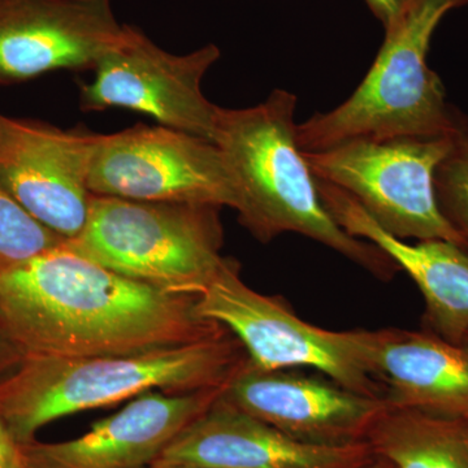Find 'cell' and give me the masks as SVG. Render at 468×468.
Returning <instances> with one entry per match:
<instances>
[{
	"label": "cell",
	"mask_w": 468,
	"mask_h": 468,
	"mask_svg": "<svg viewBox=\"0 0 468 468\" xmlns=\"http://www.w3.org/2000/svg\"><path fill=\"white\" fill-rule=\"evenodd\" d=\"M171 294L63 246L0 275V326L24 356H128L227 334Z\"/></svg>",
	"instance_id": "6da1fadb"
},
{
	"label": "cell",
	"mask_w": 468,
	"mask_h": 468,
	"mask_svg": "<svg viewBox=\"0 0 468 468\" xmlns=\"http://www.w3.org/2000/svg\"><path fill=\"white\" fill-rule=\"evenodd\" d=\"M228 334L128 356H24L0 378V419L27 443L57 419L150 390L224 388L248 360L239 341Z\"/></svg>",
	"instance_id": "7a4b0ae2"
},
{
	"label": "cell",
	"mask_w": 468,
	"mask_h": 468,
	"mask_svg": "<svg viewBox=\"0 0 468 468\" xmlns=\"http://www.w3.org/2000/svg\"><path fill=\"white\" fill-rule=\"evenodd\" d=\"M294 94L273 90L257 106L218 110L215 144L239 185V223L261 242L288 232L309 237L389 282L397 264L374 243L345 232L323 205L298 146Z\"/></svg>",
	"instance_id": "3957f363"
},
{
	"label": "cell",
	"mask_w": 468,
	"mask_h": 468,
	"mask_svg": "<svg viewBox=\"0 0 468 468\" xmlns=\"http://www.w3.org/2000/svg\"><path fill=\"white\" fill-rule=\"evenodd\" d=\"M467 5L468 0H410L385 29L374 64L349 100L297 125L300 149L316 153L360 137H443L468 128V120L448 103L441 79L427 63L440 21Z\"/></svg>",
	"instance_id": "277c9868"
},
{
	"label": "cell",
	"mask_w": 468,
	"mask_h": 468,
	"mask_svg": "<svg viewBox=\"0 0 468 468\" xmlns=\"http://www.w3.org/2000/svg\"><path fill=\"white\" fill-rule=\"evenodd\" d=\"M220 208L92 196L77 254L159 291L199 297L229 263Z\"/></svg>",
	"instance_id": "5b68a950"
},
{
	"label": "cell",
	"mask_w": 468,
	"mask_h": 468,
	"mask_svg": "<svg viewBox=\"0 0 468 468\" xmlns=\"http://www.w3.org/2000/svg\"><path fill=\"white\" fill-rule=\"evenodd\" d=\"M196 309L201 318L232 332L257 368H314L353 392L384 399L372 366L377 331L335 332L310 324L282 298L246 285L237 261H230L197 297Z\"/></svg>",
	"instance_id": "8992f818"
},
{
	"label": "cell",
	"mask_w": 468,
	"mask_h": 468,
	"mask_svg": "<svg viewBox=\"0 0 468 468\" xmlns=\"http://www.w3.org/2000/svg\"><path fill=\"white\" fill-rule=\"evenodd\" d=\"M455 135L360 137L303 154L316 178L353 197L390 236L403 241L442 239L466 250L435 192L437 167Z\"/></svg>",
	"instance_id": "52a82bcc"
},
{
	"label": "cell",
	"mask_w": 468,
	"mask_h": 468,
	"mask_svg": "<svg viewBox=\"0 0 468 468\" xmlns=\"http://www.w3.org/2000/svg\"><path fill=\"white\" fill-rule=\"evenodd\" d=\"M92 196L140 202L241 205L239 185L217 144L167 126L137 125L101 134L92 158Z\"/></svg>",
	"instance_id": "ba28073f"
},
{
	"label": "cell",
	"mask_w": 468,
	"mask_h": 468,
	"mask_svg": "<svg viewBox=\"0 0 468 468\" xmlns=\"http://www.w3.org/2000/svg\"><path fill=\"white\" fill-rule=\"evenodd\" d=\"M220 57L212 43L190 54H171L129 26L125 41L98 61L91 82L80 86V107L85 112L135 111L215 143L220 107L205 97L202 81Z\"/></svg>",
	"instance_id": "9c48e42d"
},
{
	"label": "cell",
	"mask_w": 468,
	"mask_h": 468,
	"mask_svg": "<svg viewBox=\"0 0 468 468\" xmlns=\"http://www.w3.org/2000/svg\"><path fill=\"white\" fill-rule=\"evenodd\" d=\"M100 138L5 116L0 184L43 226L75 239L90 212L89 175Z\"/></svg>",
	"instance_id": "30bf717a"
},
{
	"label": "cell",
	"mask_w": 468,
	"mask_h": 468,
	"mask_svg": "<svg viewBox=\"0 0 468 468\" xmlns=\"http://www.w3.org/2000/svg\"><path fill=\"white\" fill-rule=\"evenodd\" d=\"M128 32L112 0H0V86L92 70Z\"/></svg>",
	"instance_id": "8fae6325"
},
{
	"label": "cell",
	"mask_w": 468,
	"mask_h": 468,
	"mask_svg": "<svg viewBox=\"0 0 468 468\" xmlns=\"http://www.w3.org/2000/svg\"><path fill=\"white\" fill-rule=\"evenodd\" d=\"M221 397L292 440L332 448L366 442L388 408L384 399L353 392L332 378L292 369L264 371L249 359Z\"/></svg>",
	"instance_id": "7c38bea8"
},
{
	"label": "cell",
	"mask_w": 468,
	"mask_h": 468,
	"mask_svg": "<svg viewBox=\"0 0 468 468\" xmlns=\"http://www.w3.org/2000/svg\"><path fill=\"white\" fill-rule=\"evenodd\" d=\"M375 458L367 442L332 448L292 440L234 408L220 394L217 401L175 436L153 464L203 468H365Z\"/></svg>",
	"instance_id": "4fadbf2b"
},
{
	"label": "cell",
	"mask_w": 468,
	"mask_h": 468,
	"mask_svg": "<svg viewBox=\"0 0 468 468\" xmlns=\"http://www.w3.org/2000/svg\"><path fill=\"white\" fill-rule=\"evenodd\" d=\"M224 388L140 394L77 439L26 443L27 460L32 468L149 467L178 432L217 401Z\"/></svg>",
	"instance_id": "5bb4252c"
},
{
	"label": "cell",
	"mask_w": 468,
	"mask_h": 468,
	"mask_svg": "<svg viewBox=\"0 0 468 468\" xmlns=\"http://www.w3.org/2000/svg\"><path fill=\"white\" fill-rule=\"evenodd\" d=\"M323 205L345 232L377 245L418 285L426 302L423 326L443 340L468 335V251L442 239L409 243L385 232L353 197L316 178Z\"/></svg>",
	"instance_id": "9a60e30c"
},
{
	"label": "cell",
	"mask_w": 468,
	"mask_h": 468,
	"mask_svg": "<svg viewBox=\"0 0 468 468\" xmlns=\"http://www.w3.org/2000/svg\"><path fill=\"white\" fill-rule=\"evenodd\" d=\"M372 366L389 408L468 421V338L452 344L426 329H380Z\"/></svg>",
	"instance_id": "2e32d148"
},
{
	"label": "cell",
	"mask_w": 468,
	"mask_h": 468,
	"mask_svg": "<svg viewBox=\"0 0 468 468\" xmlns=\"http://www.w3.org/2000/svg\"><path fill=\"white\" fill-rule=\"evenodd\" d=\"M366 442L396 468H468V421L461 419L388 406Z\"/></svg>",
	"instance_id": "e0dca14e"
},
{
	"label": "cell",
	"mask_w": 468,
	"mask_h": 468,
	"mask_svg": "<svg viewBox=\"0 0 468 468\" xmlns=\"http://www.w3.org/2000/svg\"><path fill=\"white\" fill-rule=\"evenodd\" d=\"M66 242L32 217L0 184V275Z\"/></svg>",
	"instance_id": "ac0fdd59"
},
{
	"label": "cell",
	"mask_w": 468,
	"mask_h": 468,
	"mask_svg": "<svg viewBox=\"0 0 468 468\" xmlns=\"http://www.w3.org/2000/svg\"><path fill=\"white\" fill-rule=\"evenodd\" d=\"M435 192L443 217L468 251V128L452 138L451 151L437 167Z\"/></svg>",
	"instance_id": "d6986e66"
},
{
	"label": "cell",
	"mask_w": 468,
	"mask_h": 468,
	"mask_svg": "<svg viewBox=\"0 0 468 468\" xmlns=\"http://www.w3.org/2000/svg\"><path fill=\"white\" fill-rule=\"evenodd\" d=\"M0 468H32L27 460L26 443L18 441L0 419Z\"/></svg>",
	"instance_id": "ffe728a7"
},
{
	"label": "cell",
	"mask_w": 468,
	"mask_h": 468,
	"mask_svg": "<svg viewBox=\"0 0 468 468\" xmlns=\"http://www.w3.org/2000/svg\"><path fill=\"white\" fill-rule=\"evenodd\" d=\"M372 14L383 24L384 29L392 27L409 5L410 0H366Z\"/></svg>",
	"instance_id": "44dd1931"
},
{
	"label": "cell",
	"mask_w": 468,
	"mask_h": 468,
	"mask_svg": "<svg viewBox=\"0 0 468 468\" xmlns=\"http://www.w3.org/2000/svg\"><path fill=\"white\" fill-rule=\"evenodd\" d=\"M23 358V351L18 349L0 326V378L8 375Z\"/></svg>",
	"instance_id": "7402d4cb"
},
{
	"label": "cell",
	"mask_w": 468,
	"mask_h": 468,
	"mask_svg": "<svg viewBox=\"0 0 468 468\" xmlns=\"http://www.w3.org/2000/svg\"><path fill=\"white\" fill-rule=\"evenodd\" d=\"M365 468H396L393 466L390 462H388L387 460H383V458H375L374 461L371 462V463L368 464V466H366Z\"/></svg>",
	"instance_id": "603a6c76"
},
{
	"label": "cell",
	"mask_w": 468,
	"mask_h": 468,
	"mask_svg": "<svg viewBox=\"0 0 468 468\" xmlns=\"http://www.w3.org/2000/svg\"><path fill=\"white\" fill-rule=\"evenodd\" d=\"M146 468H203V467H192V466H154V464H151V466Z\"/></svg>",
	"instance_id": "cb8c5ba5"
},
{
	"label": "cell",
	"mask_w": 468,
	"mask_h": 468,
	"mask_svg": "<svg viewBox=\"0 0 468 468\" xmlns=\"http://www.w3.org/2000/svg\"><path fill=\"white\" fill-rule=\"evenodd\" d=\"M3 120H5V116L0 115V131H2Z\"/></svg>",
	"instance_id": "d4e9b609"
},
{
	"label": "cell",
	"mask_w": 468,
	"mask_h": 468,
	"mask_svg": "<svg viewBox=\"0 0 468 468\" xmlns=\"http://www.w3.org/2000/svg\"><path fill=\"white\" fill-rule=\"evenodd\" d=\"M467 338H468V335H467Z\"/></svg>",
	"instance_id": "484cf974"
}]
</instances>
